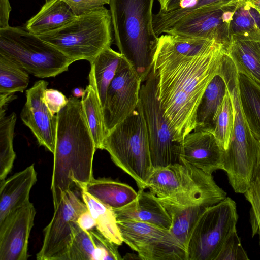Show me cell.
<instances>
[{
  "label": "cell",
  "mask_w": 260,
  "mask_h": 260,
  "mask_svg": "<svg viewBox=\"0 0 260 260\" xmlns=\"http://www.w3.org/2000/svg\"><path fill=\"white\" fill-rule=\"evenodd\" d=\"M146 188L161 200L182 206L206 208L226 197L212 175L181 158L179 162L154 170Z\"/></svg>",
  "instance_id": "5b68a950"
},
{
  "label": "cell",
  "mask_w": 260,
  "mask_h": 260,
  "mask_svg": "<svg viewBox=\"0 0 260 260\" xmlns=\"http://www.w3.org/2000/svg\"><path fill=\"white\" fill-rule=\"evenodd\" d=\"M230 32L231 39L260 40L259 11L248 3L241 5L234 12Z\"/></svg>",
  "instance_id": "f1b7e54d"
},
{
  "label": "cell",
  "mask_w": 260,
  "mask_h": 260,
  "mask_svg": "<svg viewBox=\"0 0 260 260\" xmlns=\"http://www.w3.org/2000/svg\"><path fill=\"white\" fill-rule=\"evenodd\" d=\"M95 246L88 231L80 226L69 247L66 260H93Z\"/></svg>",
  "instance_id": "836d02e7"
},
{
  "label": "cell",
  "mask_w": 260,
  "mask_h": 260,
  "mask_svg": "<svg viewBox=\"0 0 260 260\" xmlns=\"http://www.w3.org/2000/svg\"><path fill=\"white\" fill-rule=\"evenodd\" d=\"M154 0H110L114 41L142 82L152 69L158 37L153 27Z\"/></svg>",
  "instance_id": "3957f363"
},
{
  "label": "cell",
  "mask_w": 260,
  "mask_h": 260,
  "mask_svg": "<svg viewBox=\"0 0 260 260\" xmlns=\"http://www.w3.org/2000/svg\"><path fill=\"white\" fill-rule=\"evenodd\" d=\"M160 5V10L166 12L175 9L181 0H157Z\"/></svg>",
  "instance_id": "b9f144b4"
},
{
  "label": "cell",
  "mask_w": 260,
  "mask_h": 260,
  "mask_svg": "<svg viewBox=\"0 0 260 260\" xmlns=\"http://www.w3.org/2000/svg\"><path fill=\"white\" fill-rule=\"evenodd\" d=\"M36 214L29 201L0 223V260H26L28 239Z\"/></svg>",
  "instance_id": "2e32d148"
},
{
  "label": "cell",
  "mask_w": 260,
  "mask_h": 260,
  "mask_svg": "<svg viewBox=\"0 0 260 260\" xmlns=\"http://www.w3.org/2000/svg\"><path fill=\"white\" fill-rule=\"evenodd\" d=\"M123 242L143 260H187V251L169 230L134 220H117Z\"/></svg>",
  "instance_id": "8fae6325"
},
{
  "label": "cell",
  "mask_w": 260,
  "mask_h": 260,
  "mask_svg": "<svg viewBox=\"0 0 260 260\" xmlns=\"http://www.w3.org/2000/svg\"><path fill=\"white\" fill-rule=\"evenodd\" d=\"M142 82L133 66L124 57L109 86L103 107L106 135L136 109Z\"/></svg>",
  "instance_id": "4fadbf2b"
},
{
  "label": "cell",
  "mask_w": 260,
  "mask_h": 260,
  "mask_svg": "<svg viewBox=\"0 0 260 260\" xmlns=\"http://www.w3.org/2000/svg\"><path fill=\"white\" fill-rule=\"evenodd\" d=\"M226 53L223 44L211 40L200 52L184 54L175 50L166 34L158 37L152 69L157 98L177 142L195 129L201 99Z\"/></svg>",
  "instance_id": "6da1fadb"
},
{
  "label": "cell",
  "mask_w": 260,
  "mask_h": 260,
  "mask_svg": "<svg viewBox=\"0 0 260 260\" xmlns=\"http://www.w3.org/2000/svg\"><path fill=\"white\" fill-rule=\"evenodd\" d=\"M219 72L226 82L234 111L233 132L223 153V170L226 173L234 191L244 193L258 166L260 142L250 130L243 113L239 96L237 70L227 54Z\"/></svg>",
  "instance_id": "277c9868"
},
{
  "label": "cell",
  "mask_w": 260,
  "mask_h": 260,
  "mask_svg": "<svg viewBox=\"0 0 260 260\" xmlns=\"http://www.w3.org/2000/svg\"><path fill=\"white\" fill-rule=\"evenodd\" d=\"M88 125L96 149H102L106 136L103 108L99 96L95 81L92 71L89 74V84L81 100Z\"/></svg>",
  "instance_id": "484cf974"
},
{
  "label": "cell",
  "mask_w": 260,
  "mask_h": 260,
  "mask_svg": "<svg viewBox=\"0 0 260 260\" xmlns=\"http://www.w3.org/2000/svg\"><path fill=\"white\" fill-rule=\"evenodd\" d=\"M49 223L44 229V237L38 260H66L74 235L79 228L77 220L88 210L83 200L72 189L63 196Z\"/></svg>",
  "instance_id": "7c38bea8"
},
{
  "label": "cell",
  "mask_w": 260,
  "mask_h": 260,
  "mask_svg": "<svg viewBox=\"0 0 260 260\" xmlns=\"http://www.w3.org/2000/svg\"><path fill=\"white\" fill-rule=\"evenodd\" d=\"M47 107L53 115L57 114L68 103L69 99L61 92L54 89H46L43 97Z\"/></svg>",
  "instance_id": "f35d334b"
},
{
  "label": "cell",
  "mask_w": 260,
  "mask_h": 260,
  "mask_svg": "<svg viewBox=\"0 0 260 260\" xmlns=\"http://www.w3.org/2000/svg\"><path fill=\"white\" fill-rule=\"evenodd\" d=\"M72 93L74 97L82 98L85 93V89L82 87H77L72 90Z\"/></svg>",
  "instance_id": "7bdbcfd3"
},
{
  "label": "cell",
  "mask_w": 260,
  "mask_h": 260,
  "mask_svg": "<svg viewBox=\"0 0 260 260\" xmlns=\"http://www.w3.org/2000/svg\"><path fill=\"white\" fill-rule=\"evenodd\" d=\"M238 83L244 117L252 133L259 140L260 84L247 75L239 72H238Z\"/></svg>",
  "instance_id": "cb8c5ba5"
},
{
  "label": "cell",
  "mask_w": 260,
  "mask_h": 260,
  "mask_svg": "<svg viewBox=\"0 0 260 260\" xmlns=\"http://www.w3.org/2000/svg\"><path fill=\"white\" fill-rule=\"evenodd\" d=\"M46 1H47V0H46Z\"/></svg>",
  "instance_id": "7dc6e473"
},
{
  "label": "cell",
  "mask_w": 260,
  "mask_h": 260,
  "mask_svg": "<svg viewBox=\"0 0 260 260\" xmlns=\"http://www.w3.org/2000/svg\"><path fill=\"white\" fill-rule=\"evenodd\" d=\"M16 120L14 112L0 114V181L6 179L16 158L13 141Z\"/></svg>",
  "instance_id": "4dcf8cb0"
},
{
  "label": "cell",
  "mask_w": 260,
  "mask_h": 260,
  "mask_svg": "<svg viewBox=\"0 0 260 260\" xmlns=\"http://www.w3.org/2000/svg\"><path fill=\"white\" fill-rule=\"evenodd\" d=\"M66 3L76 16L100 9L110 0H62Z\"/></svg>",
  "instance_id": "74e56055"
},
{
  "label": "cell",
  "mask_w": 260,
  "mask_h": 260,
  "mask_svg": "<svg viewBox=\"0 0 260 260\" xmlns=\"http://www.w3.org/2000/svg\"><path fill=\"white\" fill-rule=\"evenodd\" d=\"M113 162L129 175L139 189H146L154 171L148 134L139 102L136 109L106 136L102 146Z\"/></svg>",
  "instance_id": "8992f818"
},
{
  "label": "cell",
  "mask_w": 260,
  "mask_h": 260,
  "mask_svg": "<svg viewBox=\"0 0 260 260\" xmlns=\"http://www.w3.org/2000/svg\"><path fill=\"white\" fill-rule=\"evenodd\" d=\"M56 116L51 184L54 209L73 187L81 191L92 180L93 157L97 149L81 100L71 96Z\"/></svg>",
  "instance_id": "7a4b0ae2"
},
{
  "label": "cell",
  "mask_w": 260,
  "mask_h": 260,
  "mask_svg": "<svg viewBox=\"0 0 260 260\" xmlns=\"http://www.w3.org/2000/svg\"><path fill=\"white\" fill-rule=\"evenodd\" d=\"M0 53L40 78L55 77L67 71L74 62L55 47L21 27L0 28Z\"/></svg>",
  "instance_id": "ba28073f"
},
{
  "label": "cell",
  "mask_w": 260,
  "mask_h": 260,
  "mask_svg": "<svg viewBox=\"0 0 260 260\" xmlns=\"http://www.w3.org/2000/svg\"><path fill=\"white\" fill-rule=\"evenodd\" d=\"M228 92L226 82L219 70L201 99L197 112L196 126L193 131L212 132L214 118Z\"/></svg>",
  "instance_id": "44dd1931"
},
{
  "label": "cell",
  "mask_w": 260,
  "mask_h": 260,
  "mask_svg": "<svg viewBox=\"0 0 260 260\" xmlns=\"http://www.w3.org/2000/svg\"><path fill=\"white\" fill-rule=\"evenodd\" d=\"M246 0H181L179 7L165 13L167 24L172 25L181 18L201 10L218 8L236 10Z\"/></svg>",
  "instance_id": "1f68e13d"
},
{
  "label": "cell",
  "mask_w": 260,
  "mask_h": 260,
  "mask_svg": "<svg viewBox=\"0 0 260 260\" xmlns=\"http://www.w3.org/2000/svg\"><path fill=\"white\" fill-rule=\"evenodd\" d=\"M11 9L9 0H0V28L9 26V19Z\"/></svg>",
  "instance_id": "60d3db41"
},
{
  "label": "cell",
  "mask_w": 260,
  "mask_h": 260,
  "mask_svg": "<svg viewBox=\"0 0 260 260\" xmlns=\"http://www.w3.org/2000/svg\"><path fill=\"white\" fill-rule=\"evenodd\" d=\"M234 124V107L228 91L214 118L212 131L224 151L227 149L229 144Z\"/></svg>",
  "instance_id": "d6a6232c"
},
{
  "label": "cell",
  "mask_w": 260,
  "mask_h": 260,
  "mask_svg": "<svg viewBox=\"0 0 260 260\" xmlns=\"http://www.w3.org/2000/svg\"><path fill=\"white\" fill-rule=\"evenodd\" d=\"M237 231L233 232L225 241L216 260H247Z\"/></svg>",
  "instance_id": "8d00e7d4"
},
{
  "label": "cell",
  "mask_w": 260,
  "mask_h": 260,
  "mask_svg": "<svg viewBox=\"0 0 260 260\" xmlns=\"http://www.w3.org/2000/svg\"><path fill=\"white\" fill-rule=\"evenodd\" d=\"M245 3H248L255 8L260 12V0H246Z\"/></svg>",
  "instance_id": "ee69618b"
},
{
  "label": "cell",
  "mask_w": 260,
  "mask_h": 260,
  "mask_svg": "<svg viewBox=\"0 0 260 260\" xmlns=\"http://www.w3.org/2000/svg\"><path fill=\"white\" fill-rule=\"evenodd\" d=\"M79 226L84 230L90 231L96 228V221L87 210L80 214L77 220Z\"/></svg>",
  "instance_id": "ab89813d"
},
{
  "label": "cell",
  "mask_w": 260,
  "mask_h": 260,
  "mask_svg": "<svg viewBox=\"0 0 260 260\" xmlns=\"http://www.w3.org/2000/svg\"><path fill=\"white\" fill-rule=\"evenodd\" d=\"M140 259V257L138 256V255L137 256L135 254H129V253H127L124 257L122 258V259Z\"/></svg>",
  "instance_id": "f6af8a7d"
},
{
  "label": "cell",
  "mask_w": 260,
  "mask_h": 260,
  "mask_svg": "<svg viewBox=\"0 0 260 260\" xmlns=\"http://www.w3.org/2000/svg\"><path fill=\"white\" fill-rule=\"evenodd\" d=\"M48 82L39 80L26 91V102L20 118L36 138L40 145L53 154L55 148L57 116L50 112L43 97Z\"/></svg>",
  "instance_id": "9a60e30c"
},
{
  "label": "cell",
  "mask_w": 260,
  "mask_h": 260,
  "mask_svg": "<svg viewBox=\"0 0 260 260\" xmlns=\"http://www.w3.org/2000/svg\"><path fill=\"white\" fill-rule=\"evenodd\" d=\"M158 199L171 216L170 232L187 251L191 231L205 208L199 205H179Z\"/></svg>",
  "instance_id": "d4e9b609"
},
{
  "label": "cell",
  "mask_w": 260,
  "mask_h": 260,
  "mask_svg": "<svg viewBox=\"0 0 260 260\" xmlns=\"http://www.w3.org/2000/svg\"><path fill=\"white\" fill-rule=\"evenodd\" d=\"M235 11L222 8L197 11L181 18L164 33L215 40L227 49L231 40L230 23Z\"/></svg>",
  "instance_id": "5bb4252c"
},
{
  "label": "cell",
  "mask_w": 260,
  "mask_h": 260,
  "mask_svg": "<svg viewBox=\"0 0 260 260\" xmlns=\"http://www.w3.org/2000/svg\"><path fill=\"white\" fill-rule=\"evenodd\" d=\"M81 197L96 221V229L107 239L121 245L123 242L113 210L84 190H81Z\"/></svg>",
  "instance_id": "83f0119b"
},
{
  "label": "cell",
  "mask_w": 260,
  "mask_h": 260,
  "mask_svg": "<svg viewBox=\"0 0 260 260\" xmlns=\"http://www.w3.org/2000/svg\"><path fill=\"white\" fill-rule=\"evenodd\" d=\"M236 204L230 197L205 208L190 234L187 260H216L231 233L236 230Z\"/></svg>",
  "instance_id": "9c48e42d"
},
{
  "label": "cell",
  "mask_w": 260,
  "mask_h": 260,
  "mask_svg": "<svg viewBox=\"0 0 260 260\" xmlns=\"http://www.w3.org/2000/svg\"><path fill=\"white\" fill-rule=\"evenodd\" d=\"M76 16L64 1L47 0L40 11L27 21L25 28L38 36L62 27Z\"/></svg>",
  "instance_id": "ffe728a7"
},
{
  "label": "cell",
  "mask_w": 260,
  "mask_h": 260,
  "mask_svg": "<svg viewBox=\"0 0 260 260\" xmlns=\"http://www.w3.org/2000/svg\"><path fill=\"white\" fill-rule=\"evenodd\" d=\"M139 103L147 128L154 170L179 162L180 144L165 116L157 94V77L153 69L142 83Z\"/></svg>",
  "instance_id": "30bf717a"
},
{
  "label": "cell",
  "mask_w": 260,
  "mask_h": 260,
  "mask_svg": "<svg viewBox=\"0 0 260 260\" xmlns=\"http://www.w3.org/2000/svg\"><path fill=\"white\" fill-rule=\"evenodd\" d=\"M95 246L93 260H121L118 245L113 243L95 228L89 231Z\"/></svg>",
  "instance_id": "d590c367"
},
{
  "label": "cell",
  "mask_w": 260,
  "mask_h": 260,
  "mask_svg": "<svg viewBox=\"0 0 260 260\" xmlns=\"http://www.w3.org/2000/svg\"><path fill=\"white\" fill-rule=\"evenodd\" d=\"M226 53L238 72L247 75L260 84V40L231 39Z\"/></svg>",
  "instance_id": "603a6c76"
},
{
  "label": "cell",
  "mask_w": 260,
  "mask_h": 260,
  "mask_svg": "<svg viewBox=\"0 0 260 260\" xmlns=\"http://www.w3.org/2000/svg\"><path fill=\"white\" fill-rule=\"evenodd\" d=\"M29 82L28 72L13 59L0 53V95L22 92Z\"/></svg>",
  "instance_id": "f546056e"
},
{
  "label": "cell",
  "mask_w": 260,
  "mask_h": 260,
  "mask_svg": "<svg viewBox=\"0 0 260 260\" xmlns=\"http://www.w3.org/2000/svg\"><path fill=\"white\" fill-rule=\"evenodd\" d=\"M82 190L112 209L126 206L137 196V192L129 185L105 178H93Z\"/></svg>",
  "instance_id": "7402d4cb"
},
{
  "label": "cell",
  "mask_w": 260,
  "mask_h": 260,
  "mask_svg": "<svg viewBox=\"0 0 260 260\" xmlns=\"http://www.w3.org/2000/svg\"><path fill=\"white\" fill-rule=\"evenodd\" d=\"M223 153L212 131H193L180 144V158L209 175L223 170Z\"/></svg>",
  "instance_id": "e0dca14e"
},
{
  "label": "cell",
  "mask_w": 260,
  "mask_h": 260,
  "mask_svg": "<svg viewBox=\"0 0 260 260\" xmlns=\"http://www.w3.org/2000/svg\"><path fill=\"white\" fill-rule=\"evenodd\" d=\"M257 233L259 236V245H260V216L259 217L258 222H257Z\"/></svg>",
  "instance_id": "bcb514c9"
},
{
  "label": "cell",
  "mask_w": 260,
  "mask_h": 260,
  "mask_svg": "<svg viewBox=\"0 0 260 260\" xmlns=\"http://www.w3.org/2000/svg\"><path fill=\"white\" fill-rule=\"evenodd\" d=\"M258 140L260 142V139ZM244 195L251 205L250 221L254 236L257 233V222L260 216V159L254 177Z\"/></svg>",
  "instance_id": "e575fe53"
},
{
  "label": "cell",
  "mask_w": 260,
  "mask_h": 260,
  "mask_svg": "<svg viewBox=\"0 0 260 260\" xmlns=\"http://www.w3.org/2000/svg\"><path fill=\"white\" fill-rule=\"evenodd\" d=\"M124 57L120 52L109 47L101 51L90 62V70L94 75L102 108L105 104L109 86L115 77Z\"/></svg>",
  "instance_id": "4316f807"
},
{
  "label": "cell",
  "mask_w": 260,
  "mask_h": 260,
  "mask_svg": "<svg viewBox=\"0 0 260 260\" xmlns=\"http://www.w3.org/2000/svg\"><path fill=\"white\" fill-rule=\"evenodd\" d=\"M113 31L110 11L106 7L77 16L55 30L38 35L73 62H90L104 49L111 47Z\"/></svg>",
  "instance_id": "52a82bcc"
},
{
  "label": "cell",
  "mask_w": 260,
  "mask_h": 260,
  "mask_svg": "<svg viewBox=\"0 0 260 260\" xmlns=\"http://www.w3.org/2000/svg\"><path fill=\"white\" fill-rule=\"evenodd\" d=\"M37 181L34 164L0 183V223L29 201L30 190Z\"/></svg>",
  "instance_id": "d6986e66"
},
{
  "label": "cell",
  "mask_w": 260,
  "mask_h": 260,
  "mask_svg": "<svg viewBox=\"0 0 260 260\" xmlns=\"http://www.w3.org/2000/svg\"><path fill=\"white\" fill-rule=\"evenodd\" d=\"M139 189L136 198L128 204L113 209L116 220H134L170 230L171 216L158 198L151 192Z\"/></svg>",
  "instance_id": "ac0fdd59"
}]
</instances>
